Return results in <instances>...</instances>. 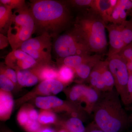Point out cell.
Instances as JSON below:
<instances>
[{"mask_svg": "<svg viewBox=\"0 0 132 132\" xmlns=\"http://www.w3.org/2000/svg\"><path fill=\"white\" fill-rule=\"evenodd\" d=\"M70 7L66 1H31L29 9L35 23V32L39 35L47 34L52 38H56L71 22Z\"/></svg>", "mask_w": 132, "mask_h": 132, "instance_id": "1", "label": "cell"}, {"mask_svg": "<svg viewBox=\"0 0 132 132\" xmlns=\"http://www.w3.org/2000/svg\"><path fill=\"white\" fill-rule=\"evenodd\" d=\"M115 89L102 92L93 111L94 122L104 132H121L129 123Z\"/></svg>", "mask_w": 132, "mask_h": 132, "instance_id": "2", "label": "cell"}, {"mask_svg": "<svg viewBox=\"0 0 132 132\" xmlns=\"http://www.w3.org/2000/svg\"><path fill=\"white\" fill-rule=\"evenodd\" d=\"M84 11L76 18L72 29L92 52L97 54L105 52L108 46L106 23L92 9Z\"/></svg>", "mask_w": 132, "mask_h": 132, "instance_id": "3", "label": "cell"}, {"mask_svg": "<svg viewBox=\"0 0 132 132\" xmlns=\"http://www.w3.org/2000/svg\"><path fill=\"white\" fill-rule=\"evenodd\" d=\"M35 31V23L29 7L26 5L15 10L7 33L12 51L20 48Z\"/></svg>", "mask_w": 132, "mask_h": 132, "instance_id": "4", "label": "cell"}, {"mask_svg": "<svg viewBox=\"0 0 132 132\" xmlns=\"http://www.w3.org/2000/svg\"><path fill=\"white\" fill-rule=\"evenodd\" d=\"M53 48L59 59L72 55H91L92 53L73 29L55 38L53 43Z\"/></svg>", "mask_w": 132, "mask_h": 132, "instance_id": "5", "label": "cell"}, {"mask_svg": "<svg viewBox=\"0 0 132 132\" xmlns=\"http://www.w3.org/2000/svg\"><path fill=\"white\" fill-rule=\"evenodd\" d=\"M52 38L47 34L31 38L22 43L20 48L36 61L39 65H52Z\"/></svg>", "mask_w": 132, "mask_h": 132, "instance_id": "6", "label": "cell"}, {"mask_svg": "<svg viewBox=\"0 0 132 132\" xmlns=\"http://www.w3.org/2000/svg\"><path fill=\"white\" fill-rule=\"evenodd\" d=\"M106 61L113 76L114 87L125 106L130 105L128 92L129 73L125 60L118 54L108 56Z\"/></svg>", "mask_w": 132, "mask_h": 132, "instance_id": "7", "label": "cell"}, {"mask_svg": "<svg viewBox=\"0 0 132 132\" xmlns=\"http://www.w3.org/2000/svg\"><path fill=\"white\" fill-rule=\"evenodd\" d=\"M30 101L40 109L50 110L54 112H64L71 117L80 118L82 120L85 113L71 102L63 100L54 95L36 97Z\"/></svg>", "mask_w": 132, "mask_h": 132, "instance_id": "8", "label": "cell"}, {"mask_svg": "<svg viewBox=\"0 0 132 132\" xmlns=\"http://www.w3.org/2000/svg\"><path fill=\"white\" fill-rule=\"evenodd\" d=\"M65 86L57 79L47 80L41 81L32 90L15 101L17 106L23 105L36 97L52 96L57 95L64 90Z\"/></svg>", "mask_w": 132, "mask_h": 132, "instance_id": "9", "label": "cell"}, {"mask_svg": "<svg viewBox=\"0 0 132 132\" xmlns=\"http://www.w3.org/2000/svg\"><path fill=\"white\" fill-rule=\"evenodd\" d=\"M101 93L89 86L80 84L74 94L73 102L85 113L91 114L93 113Z\"/></svg>", "mask_w": 132, "mask_h": 132, "instance_id": "10", "label": "cell"}, {"mask_svg": "<svg viewBox=\"0 0 132 132\" xmlns=\"http://www.w3.org/2000/svg\"><path fill=\"white\" fill-rule=\"evenodd\" d=\"M5 64L15 71L31 69L39 65L33 57L20 48L10 52L5 58Z\"/></svg>", "mask_w": 132, "mask_h": 132, "instance_id": "11", "label": "cell"}, {"mask_svg": "<svg viewBox=\"0 0 132 132\" xmlns=\"http://www.w3.org/2000/svg\"><path fill=\"white\" fill-rule=\"evenodd\" d=\"M109 38V49L108 56L119 53L125 45L123 40L121 24L110 23L107 24Z\"/></svg>", "mask_w": 132, "mask_h": 132, "instance_id": "12", "label": "cell"}, {"mask_svg": "<svg viewBox=\"0 0 132 132\" xmlns=\"http://www.w3.org/2000/svg\"><path fill=\"white\" fill-rule=\"evenodd\" d=\"M102 57L99 54L90 55L82 64L75 69V77L79 84L87 81L92 69L99 62L102 61Z\"/></svg>", "mask_w": 132, "mask_h": 132, "instance_id": "13", "label": "cell"}, {"mask_svg": "<svg viewBox=\"0 0 132 132\" xmlns=\"http://www.w3.org/2000/svg\"><path fill=\"white\" fill-rule=\"evenodd\" d=\"M15 101L11 93L0 90V119L6 121L10 118Z\"/></svg>", "mask_w": 132, "mask_h": 132, "instance_id": "14", "label": "cell"}, {"mask_svg": "<svg viewBox=\"0 0 132 132\" xmlns=\"http://www.w3.org/2000/svg\"><path fill=\"white\" fill-rule=\"evenodd\" d=\"M102 61L99 62L94 67L87 81L89 86L100 93L107 92L101 75Z\"/></svg>", "mask_w": 132, "mask_h": 132, "instance_id": "15", "label": "cell"}, {"mask_svg": "<svg viewBox=\"0 0 132 132\" xmlns=\"http://www.w3.org/2000/svg\"><path fill=\"white\" fill-rule=\"evenodd\" d=\"M56 125L68 132H85L86 130L82 120L76 117L69 116L66 119L59 120Z\"/></svg>", "mask_w": 132, "mask_h": 132, "instance_id": "16", "label": "cell"}, {"mask_svg": "<svg viewBox=\"0 0 132 132\" xmlns=\"http://www.w3.org/2000/svg\"><path fill=\"white\" fill-rule=\"evenodd\" d=\"M32 69L40 81L50 79H57L59 69L52 65H38Z\"/></svg>", "mask_w": 132, "mask_h": 132, "instance_id": "17", "label": "cell"}, {"mask_svg": "<svg viewBox=\"0 0 132 132\" xmlns=\"http://www.w3.org/2000/svg\"><path fill=\"white\" fill-rule=\"evenodd\" d=\"M92 9L101 16L106 24L109 22L112 15L110 11V0H95Z\"/></svg>", "mask_w": 132, "mask_h": 132, "instance_id": "18", "label": "cell"}, {"mask_svg": "<svg viewBox=\"0 0 132 132\" xmlns=\"http://www.w3.org/2000/svg\"><path fill=\"white\" fill-rule=\"evenodd\" d=\"M12 10L0 3V31L1 34L7 33L12 19Z\"/></svg>", "mask_w": 132, "mask_h": 132, "instance_id": "19", "label": "cell"}, {"mask_svg": "<svg viewBox=\"0 0 132 132\" xmlns=\"http://www.w3.org/2000/svg\"><path fill=\"white\" fill-rule=\"evenodd\" d=\"M90 55H72L60 58L58 60V67L65 65L74 69L85 62Z\"/></svg>", "mask_w": 132, "mask_h": 132, "instance_id": "20", "label": "cell"}, {"mask_svg": "<svg viewBox=\"0 0 132 132\" xmlns=\"http://www.w3.org/2000/svg\"><path fill=\"white\" fill-rule=\"evenodd\" d=\"M101 75L107 92L113 90L114 87V79L106 60L102 61Z\"/></svg>", "mask_w": 132, "mask_h": 132, "instance_id": "21", "label": "cell"}, {"mask_svg": "<svg viewBox=\"0 0 132 132\" xmlns=\"http://www.w3.org/2000/svg\"><path fill=\"white\" fill-rule=\"evenodd\" d=\"M57 80L65 86L72 82L75 78V72L73 69L65 65L59 67Z\"/></svg>", "mask_w": 132, "mask_h": 132, "instance_id": "22", "label": "cell"}, {"mask_svg": "<svg viewBox=\"0 0 132 132\" xmlns=\"http://www.w3.org/2000/svg\"><path fill=\"white\" fill-rule=\"evenodd\" d=\"M59 120L54 112L50 110L40 109L39 113L38 121L42 125H56Z\"/></svg>", "mask_w": 132, "mask_h": 132, "instance_id": "23", "label": "cell"}, {"mask_svg": "<svg viewBox=\"0 0 132 132\" xmlns=\"http://www.w3.org/2000/svg\"><path fill=\"white\" fill-rule=\"evenodd\" d=\"M21 71L25 83V87L32 86L40 81L38 76L32 69Z\"/></svg>", "mask_w": 132, "mask_h": 132, "instance_id": "24", "label": "cell"}, {"mask_svg": "<svg viewBox=\"0 0 132 132\" xmlns=\"http://www.w3.org/2000/svg\"><path fill=\"white\" fill-rule=\"evenodd\" d=\"M125 46L132 42V20L126 21L121 24Z\"/></svg>", "mask_w": 132, "mask_h": 132, "instance_id": "25", "label": "cell"}, {"mask_svg": "<svg viewBox=\"0 0 132 132\" xmlns=\"http://www.w3.org/2000/svg\"><path fill=\"white\" fill-rule=\"evenodd\" d=\"M0 90L10 93L14 89L16 90V88L13 82L7 77L1 69H0Z\"/></svg>", "mask_w": 132, "mask_h": 132, "instance_id": "26", "label": "cell"}, {"mask_svg": "<svg viewBox=\"0 0 132 132\" xmlns=\"http://www.w3.org/2000/svg\"><path fill=\"white\" fill-rule=\"evenodd\" d=\"M69 6L77 9L84 10L93 9L95 0H71L66 1Z\"/></svg>", "mask_w": 132, "mask_h": 132, "instance_id": "27", "label": "cell"}, {"mask_svg": "<svg viewBox=\"0 0 132 132\" xmlns=\"http://www.w3.org/2000/svg\"><path fill=\"white\" fill-rule=\"evenodd\" d=\"M0 69L2 70L7 77L13 82L16 88L19 89L20 88L18 84L16 71L7 67L5 64H3L2 63H1Z\"/></svg>", "mask_w": 132, "mask_h": 132, "instance_id": "28", "label": "cell"}, {"mask_svg": "<svg viewBox=\"0 0 132 132\" xmlns=\"http://www.w3.org/2000/svg\"><path fill=\"white\" fill-rule=\"evenodd\" d=\"M23 105L18 112L16 116V120L20 126L24 128L29 120L26 104Z\"/></svg>", "mask_w": 132, "mask_h": 132, "instance_id": "29", "label": "cell"}, {"mask_svg": "<svg viewBox=\"0 0 132 132\" xmlns=\"http://www.w3.org/2000/svg\"><path fill=\"white\" fill-rule=\"evenodd\" d=\"M0 3L15 10L21 9L27 5L24 0H1Z\"/></svg>", "mask_w": 132, "mask_h": 132, "instance_id": "30", "label": "cell"}, {"mask_svg": "<svg viewBox=\"0 0 132 132\" xmlns=\"http://www.w3.org/2000/svg\"><path fill=\"white\" fill-rule=\"evenodd\" d=\"M117 54L125 60L126 63L131 61L132 60V42L125 46Z\"/></svg>", "mask_w": 132, "mask_h": 132, "instance_id": "31", "label": "cell"}, {"mask_svg": "<svg viewBox=\"0 0 132 132\" xmlns=\"http://www.w3.org/2000/svg\"><path fill=\"white\" fill-rule=\"evenodd\" d=\"M42 126L38 121L29 120L24 128L28 132H39Z\"/></svg>", "mask_w": 132, "mask_h": 132, "instance_id": "32", "label": "cell"}, {"mask_svg": "<svg viewBox=\"0 0 132 132\" xmlns=\"http://www.w3.org/2000/svg\"><path fill=\"white\" fill-rule=\"evenodd\" d=\"M121 9H122V8H121V6L119 2V0H118V5L116 6L115 9L114 10L112 15H111L110 21H109L110 23L120 24V15Z\"/></svg>", "mask_w": 132, "mask_h": 132, "instance_id": "33", "label": "cell"}, {"mask_svg": "<svg viewBox=\"0 0 132 132\" xmlns=\"http://www.w3.org/2000/svg\"><path fill=\"white\" fill-rule=\"evenodd\" d=\"M29 120L33 121H38L39 113L36 109L31 104H26Z\"/></svg>", "mask_w": 132, "mask_h": 132, "instance_id": "34", "label": "cell"}, {"mask_svg": "<svg viewBox=\"0 0 132 132\" xmlns=\"http://www.w3.org/2000/svg\"><path fill=\"white\" fill-rule=\"evenodd\" d=\"M121 6L127 12L128 14L132 11V2L131 0H119Z\"/></svg>", "mask_w": 132, "mask_h": 132, "instance_id": "35", "label": "cell"}, {"mask_svg": "<svg viewBox=\"0 0 132 132\" xmlns=\"http://www.w3.org/2000/svg\"><path fill=\"white\" fill-rule=\"evenodd\" d=\"M10 44L7 36L2 34H0V49H3Z\"/></svg>", "mask_w": 132, "mask_h": 132, "instance_id": "36", "label": "cell"}, {"mask_svg": "<svg viewBox=\"0 0 132 132\" xmlns=\"http://www.w3.org/2000/svg\"><path fill=\"white\" fill-rule=\"evenodd\" d=\"M85 132H104L99 128L98 126L93 122L90 124L86 128Z\"/></svg>", "mask_w": 132, "mask_h": 132, "instance_id": "37", "label": "cell"}, {"mask_svg": "<svg viewBox=\"0 0 132 132\" xmlns=\"http://www.w3.org/2000/svg\"><path fill=\"white\" fill-rule=\"evenodd\" d=\"M128 92L129 97L130 105L132 104V75L129 76V80L128 83Z\"/></svg>", "mask_w": 132, "mask_h": 132, "instance_id": "38", "label": "cell"}, {"mask_svg": "<svg viewBox=\"0 0 132 132\" xmlns=\"http://www.w3.org/2000/svg\"><path fill=\"white\" fill-rule=\"evenodd\" d=\"M127 66L129 72V75H132V60L131 61L127 63Z\"/></svg>", "mask_w": 132, "mask_h": 132, "instance_id": "39", "label": "cell"}, {"mask_svg": "<svg viewBox=\"0 0 132 132\" xmlns=\"http://www.w3.org/2000/svg\"><path fill=\"white\" fill-rule=\"evenodd\" d=\"M0 132H14L11 129L5 126H2L1 128Z\"/></svg>", "mask_w": 132, "mask_h": 132, "instance_id": "40", "label": "cell"}, {"mask_svg": "<svg viewBox=\"0 0 132 132\" xmlns=\"http://www.w3.org/2000/svg\"><path fill=\"white\" fill-rule=\"evenodd\" d=\"M129 120H130V123H132V111L131 113L129 116Z\"/></svg>", "mask_w": 132, "mask_h": 132, "instance_id": "41", "label": "cell"}, {"mask_svg": "<svg viewBox=\"0 0 132 132\" xmlns=\"http://www.w3.org/2000/svg\"><path fill=\"white\" fill-rule=\"evenodd\" d=\"M58 132H68L66 130H64L62 128H60V130H59Z\"/></svg>", "mask_w": 132, "mask_h": 132, "instance_id": "42", "label": "cell"}, {"mask_svg": "<svg viewBox=\"0 0 132 132\" xmlns=\"http://www.w3.org/2000/svg\"></svg>", "mask_w": 132, "mask_h": 132, "instance_id": "43", "label": "cell"}]
</instances>
